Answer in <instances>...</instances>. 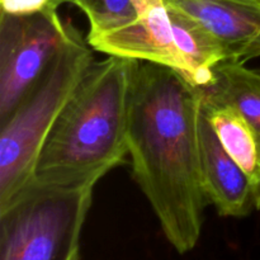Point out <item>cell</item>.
<instances>
[{"instance_id":"6da1fadb","label":"cell","mask_w":260,"mask_h":260,"mask_svg":"<svg viewBox=\"0 0 260 260\" xmlns=\"http://www.w3.org/2000/svg\"><path fill=\"white\" fill-rule=\"evenodd\" d=\"M202 101V89L177 70L140 61L128 126L132 175L179 254L196 248L210 203L201 168Z\"/></svg>"},{"instance_id":"7a4b0ae2","label":"cell","mask_w":260,"mask_h":260,"mask_svg":"<svg viewBox=\"0 0 260 260\" xmlns=\"http://www.w3.org/2000/svg\"><path fill=\"white\" fill-rule=\"evenodd\" d=\"M139 66L119 56L91 63L46 139L33 182L96 184L124 161Z\"/></svg>"},{"instance_id":"3957f363","label":"cell","mask_w":260,"mask_h":260,"mask_svg":"<svg viewBox=\"0 0 260 260\" xmlns=\"http://www.w3.org/2000/svg\"><path fill=\"white\" fill-rule=\"evenodd\" d=\"M93 62V48L69 23L68 37L53 60L0 122V211L33 183L46 139Z\"/></svg>"},{"instance_id":"277c9868","label":"cell","mask_w":260,"mask_h":260,"mask_svg":"<svg viewBox=\"0 0 260 260\" xmlns=\"http://www.w3.org/2000/svg\"><path fill=\"white\" fill-rule=\"evenodd\" d=\"M94 187L28 185L0 211V260H80Z\"/></svg>"},{"instance_id":"5b68a950","label":"cell","mask_w":260,"mask_h":260,"mask_svg":"<svg viewBox=\"0 0 260 260\" xmlns=\"http://www.w3.org/2000/svg\"><path fill=\"white\" fill-rule=\"evenodd\" d=\"M51 0L27 14L2 12L0 19V122L17 108L68 37L69 23Z\"/></svg>"},{"instance_id":"8992f818","label":"cell","mask_w":260,"mask_h":260,"mask_svg":"<svg viewBox=\"0 0 260 260\" xmlns=\"http://www.w3.org/2000/svg\"><path fill=\"white\" fill-rule=\"evenodd\" d=\"M140 4L139 20L114 32L86 37L90 47L108 56L169 66L192 83L189 69L175 45L165 0H140Z\"/></svg>"},{"instance_id":"52a82bcc","label":"cell","mask_w":260,"mask_h":260,"mask_svg":"<svg viewBox=\"0 0 260 260\" xmlns=\"http://www.w3.org/2000/svg\"><path fill=\"white\" fill-rule=\"evenodd\" d=\"M165 3L205 28L220 43L226 60L246 63L260 57V0H165Z\"/></svg>"},{"instance_id":"ba28073f","label":"cell","mask_w":260,"mask_h":260,"mask_svg":"<svg viewBox=\"0 0 260 260\" xmlns=\"http://www.w3.org/2000/svg\"><path fill=\"white\" fill-rule=\"evenodd\" d=\"M202 182L208 202L223 217H244L255 208L249 178L228 154L202 107L200 112Z\"/></svg>"},{"instance_id":"9c48e42d","label":"cell","mask_w":260,"mask_h":260,"mask_svg":"<svg viewBox=\"0 0 260 260\" xmlns=\"http://www.w3.org/2000/svg\"><path fill=\"white\" fill-rule=\"evenodd\" d=\"M203 109L222 146L249 178L256 205L260 197V144L253 127L228 104L212 103L203 96Z\"/></svg>"},{"instance_id":"30bf717a","label":"cell","mask_w":260,"mask_h":260,"mask_svg":"<svg viewBox=\"0 0 260 260\" xmlns=\"http://www.w3.org/2000/svg\"><path fill=\"white\" fill-rule=\"evenodd\" d=\"M213 75L212 84L201 88L205 99L238 109L253 127L260 144V70L226 60L215 66Z\"/></svg>"},{"instance_id":"8fae6325","label":"cell","mask_w":260,"mask_h":260,"mask_svg":"<svg viewBox=\"0 0 260 260\" xmlns=\"http://www.w3.org/2000/svg\"><path fill=\"white\" fill-rule=\"evenodd\" d=\"M168 7V5H167ZM174 41L190 74V81L198 88H206L213 81V69L226 60L220 43L183 13L168 7Z\"/></svg>"},{"instance_id":"7c38bea8","label":"cell","mask_w":260,"mask_h":260,"mask_svg":"<svg viewBox=\"0 0 260 260\" xmlns=\"http://www.w3.org/2000/svg\"><path fill=\"white\" fill-rule=\"evenodd\" d=\"M56 5L70 3L86 15L88 37L114 32L141 17L140 0H52Z\"/></svg>"},{"instance_id":"4fadbf2b","label":"cell","mask_w":260,"mask_h":260,"mask_svg":"<svg viewBox=\"0 0 260 260\" xmlns=\"http://www.w3.org/2000/svg\"><path fill=\"white\" fill-rule=\"evenodd\" d=\"M51 0H2V12L10 14H27L38 12L50 4Z\"/></svg>"},{"instance_id":"5bb4252c","label":"cell","mask_w":260,"mask_h":260,"mask_svg":"<svg viewBox=\"0 0 260 260\" xmlns=\"http://www.w3.org/2000/svg\"><path fill=\"white\" fill-rule=\"evenodd\" d=\"M255 208H256V210H260V197H259L258 202H256V205H255Z\"/></svg>"},{"instance_id":"9a60e30c","label":"cell","mask_w":260,"mask_h":260,"mask_svg":"<svg viewBox=\"0 0 260 260\" xmlns=\"http://www.w3.org/2000/svg\"><path fill=\"white\" fill-rule=\"evenodd\" d=\"M259 70H260V69H259Z\"/></svg>"}]
</instances>
